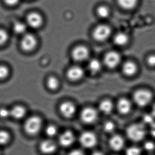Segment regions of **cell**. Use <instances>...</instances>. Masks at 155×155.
<instances>
[{
	"mask_svg": "<svg viewBox=\"0 0 155 155\" xmlns=\"http://www.w3.org/2000/svg\"><path fill=\"white\" fill-rule=\"evenodd\" d=\"M96 12L97 15L101 18H107L110 15V10L109 8L104 5H102L98 7Z\"/></svg>",
	"mask_w": 155,
	"mask_h": 155,
	"instance_id": "obj_24",
	"label": "cell"
},
{
	"mask_svg": "<svg viewBox=\"0 0 155 155\" xmlns=\"http://www.w3.org/2000/svg\"><path fill=\"white\" fill-rule=\"evenodd\" d=\"M148 65L151 67H155V55H150L147 59Z\"/></svg>",
	"mask_w": 155,
	"mask_h": 155,
	"instance_id": "obj_35",
	"label": "cell"
},
{
	"mask_svg": "<svg viewBox=\"0 0 155 155\" xmlns=\"http://www.w3.org/2000/svg\"><path fill=\"white\" fill-rule=\"evenodd\" d=\"M42 125V120L40 117L37 116L31 117L25 122V130L28 134L34 135L39 133Z\"/></svg>",
	"mask_w": 155,
	"mask_h": 155,
	"instance_id": "obj_3",
	"label": "cell"
},
{
	"mask_svg": "<svg viewBox=\"0 0 155 155\" xmlns=\"http://www.w3.org/2000/svg\"><path fill=\"white\" fill-rule=\"evenodd\" d=\"M83 69L80 66H75L70 68L66 73L68 79L71 81H76L81 80L84 75Z\"/></svg>",
	"mask_w": 155,
	"mask_h": 155,
	"instance_id": "obj_10",
	"label": "cell"
},
{
	"mask_svg": "<svg viewBox=\"0 0 155 155\" xmlns=\"http://www.w3.org/2000/svg\"><path fill=\"white\" fill-rule=\"evenodd\" d=\"M45 133L48 136L51 137H53L55 136L57 133V129L54 126L50 125L46 127Z\"/></svg>",
	"mask_w": 155,
	"mask_h": 155,
	"instance_id": "obj_28",
	"label": "cell"
},
{
	"mask_svg": "<svg viewBox=\"0 0 155 155\" xmlns=\"http://www.w3.org/2000/svg\"><path fill=\"white\" fill-rule=\"evenodd\" d=\"M9 70L5 65H0V79H4L8 76Z\"/></svg>",
	"mask_w": 155,
	"mask_h": 155,
	"instance_id": "obj_27",
	"label": "cell"
},
{
	"mask_svg": "<svg viewBox=\"0 0 155 155\" xmlns=\"http://www.w3.org/2000/svg\"><path fill=\"white\" fill-rule=\"evenodd\" d=\"M154 116L153 115H146L144 117L143 120L145 123L149 124H152L154 123Z\"/></svg>",
	"mask_w": 155,
	"mask_h": 155,
	"instance_id": "obj_34",
	"label": "cell"
},
{
	"mask_svg": "<svg viewBox=\"0 0 155 155\" xmlns=\"http://www.w3.org/2000/svg\"><path fill=\"white\" fill-rule=\"evenodd\" d=\"M40 150L44 154H49L55 152L56 148V144L51 140L43 141L40 146Z\"/></svg>",
	"mask_w": 155,
	"mask_h": 155,
	"instance_id": "obj_14",
	"label": "cell"
},
{
	"mask_svg": "<svg viewBox=\"0 0 155 155\" xmlns=\"http://www.w3.org/2000/svg\"><path fill=\"white\" fill-rule=\"evenodd\" d=\"M9 116H11L10 110L5 108L0 109V117L2 118H6Z\"/></svg>",
	"mask_w": 155,
	"mask_h": 155,
	"instance_id": "obj_31",
	"label": "cell"
},
{
	"mask_svg": "<svg viewBox=\"0 0 155 155\" xmlns=\"http://www.w3.org/2000/svg\"><path fill=\"white\" fill-rule=\"evenodd\" d=\"M132 107L131 102L126 98H121L119 100L117 104L118 111L123 114H126L130 113L132 109Z\"/></svg>",
	"mask_w": 155,
	"mask_h": 155,
	"instance_id": "obj_15",
	"label": "cell"
},
{
	"mask_svg": "<svg viewBox=\"0 0 155 155\" xmlns=\"http://www.w3.org/2000/svg\"><path fill=\"white\" fill-rule=\"evenodd\" d=\"M115 126L114 124L111 122H107L104 125V129L107 132H111L114 129Z\"/></svg>",
	"mask_w": 155,
	"mask_h": 155,
	"instance_id": "obj_32",
	"label": "cell"
},
{
	"mask_svg": "<svg viewBox=\"0 0 155 155\" xmlns=\"http://www.w3.org/2000/svg\"><path fill=\"white\" fill-rule=\"evenodd\" d=\"M10 135L7 132L0 131V145H4L7 143L10 140Z\"/></svg>",
	"mask_w": 155,
	"mask_h": 155,
	"instance_id": "obj_26",
	"label": "cell"
},
{
	"mask_svg": "<svg viewBox=\"0 0 155 155\" xmlns=\"http://www.w3.org/2000/svg\"><path fill=\"white\" fill-rule=\"evenodd\" d=\"M19 1V0H4V2L8 5H16Z\"/></svg>",
	"mask_w": 155,
	"mask_h": 155,
	"instance_id": "obj_36",
	"label": "cell"
},
{
	"mask_svg": "<svg viewBox=\"0 0 155 155\" xmlns=\"http://www.w3.org/2000/svg\"><path fill=\"white\" fill-rule=\"evenodd\" d=\"M121 8L126 10H132L137 5L138 0H116Z\"/></svg>",
	"mask_w": 155,
	"mask_h": 155,
	"instance_id": "obj_19",
	"label": "cell"
},
{
	"mask_svg": "<svg viewBox=\"0 0 155 155\" xmlns=\"http://www.w3.org/2000/svg\"><path fill=\"white\" fill-rule=\"evenodd\" d=\"M109 143L112 149L115 151H119L123 147V139L120 136H114L110 139Z\"/></svg>",
	"mask_w": 155,
	"mask_h": 155,
	"instance_id": "obj_17",
	"label": "cell"
},
{
	"mask_svg": "<svg viewBox=\"0 0 155 155\" xmlns=\"http://www.w3.org/2000/svg\"><path fill=\"white\" fill-rule=\"evenodd\" d=\"M123 71L125 75L128 76H133L137 72V65L133 62H126L123 66Z\"/></svg>",
	"mask_w": 155,
	"mask_h": 155,
	"instance_id": "obj_16",
	"label": "cell"
},
{
	"mask_svg": "<svg viewBox=\"0 0 155 155\" xmlns=\"http://www.w3.org/2000/svg\"><path fill=\"white\" fill-rule=\"evenodd\" d=\"M37 45V40L35 36L32 34H26L21 41V46L23 51L30 52L33 51Z\"/></svg>",
	"mask_w": 155,
	"mask_h": 155,
	"instance_id": "obj_6",
	"label": "cell"
},
{
	"mask_svg": "<svg viewBox=\"0 0 155 155\" xmlns=\"http://www.w3.org/2000/svg\"><path fill=\"white\" fill-rule=\"evenodd\" d=\"M74 141L73 134L71 131H66L59 137V143L63 147H68L72 145Z\"/></svg>",
	"mask_w": 155,
	"mask_h": 155,
	"instance_id": "obj_13",
	"label": "cell"
},
{
	"mask_svg": "<svg viewBox=\"0 0 155 155\" xmlns=\"http://www.w3.org/2000/svg\"><path fill=\"white\" fill-rule=\"evenodd\" d=\"M141 151L137 147H131L126 151V155H140Z\"/></svg>",
	"mask_w": 155,
	"mask_h": 155,
	"instance_id": "obj_30",
	"label": "cell"
},
{
	"mask_svg": "<svg viewBox=\"0 0 155 155\" xmlns=\"http://www.w3.org/2000/svg\"><path fill=\"white\" fill-rule=\"evenodd\" d=\"M26 21L28 25L33 28H38L42 23V17L36 13H32L28 15Z\"/></svg>",
	"mask_w": 155,
	"mask_h": 155,
	"instance_id": "obj_12",
	"label": "cell"
},
{
	"mask_svg": "<svg viewBox=\"0 0 155 155\" xmlns=\"http://www.w3.org/2000/svg\"><path fill=\"white\" fill-rule=\"evenodd\" d=\"M121 56L116 52H109L105 56V64L110 69L116 68L121 62Z\"/></svg>",
	"mask_w": 155,
	"mask_h": 155,
	"instance_id": "obj_7",
	"label": "cell"
},
{
	"mask_svg": "<svg viewBox=\"0 0 155 155\" xmlns=\"http://www.w3.org/2000/svg\"><path fill=\"white\" fill-rule=\"evenodd\" d=\"M68 155H85L84 153L80 150H76L71 152Z\"/></svg>",
	"mask_w": 155,
	"mask_h": 155,
	"instance_id": "obj_37",
	"label": "cell"
},
{
	"mask_svg": "<svg viewBox=\"0 0 155 155\" xmlns=\"http://www.w3.org/2000/svg\"><path fill=\"white\" fill-rule=\"evenodd\" d=\"M155 145L154 143L152 142H147L145 143L144 148L147 151L151 152L154 149Z\"/></svg>",
	"mask_w": 155,
	"mask_h": 155,
	"instance_id": "obj_33",
	"label": "cell"
},
{
	"mask_svg": "<svg viewBox=\"0 0 155 155\" xmlns=\"http://www.w3.org/2000/svg\"><path fill=\"white\" fill-rule=\"evenodd\" d=\"M80 142L84 147L91 148L96 144V138L92 132H84L80 136Z\"/></svg>",
	"mask_w": 155,
	"mask_h": 155,
	"instance_id": "obj_9",
	"label": "cell"
},
{
	"mask_svg": "<svg viewBox=\"0 0 155 155\" xmlns=\"http://www.w3.org/2000/svg\"><path fill=\"white\" fill-rule=\"evenodd\" d=\"M92 155H103L102 153H100V152H95Z\"/></svg>",
	"mask_w": 155,
	"mask_h": 155,
	"instance_id": "obj_40",
	"label": "cell"
},
{
	"mask_svg": "<svg viewBox=\"0 0 155 155\" xmlns=\"http://www.w3.org/2000/svg\"><path fill=\"white\" fill-rule=\"evenodd\" d=\"M13 30L17 34H22L25 33L26 30V26L23 23L16 22L13 25Z\"/></svg>",
	"mask_w": 155,
	"mask_h": 155,
	"instance_id": "obj_25",
	"label": "cell"
},
{
	"mask_svg": "<svg viewBox=\"0 0 155 155\" xmlns=\"http://www.w3.org/2000/svg\"><path fill=\"white\" fill-rule=\"evenodd\" d=\"M151 134L153 137H155V123L151 124Z\"/></svg>",
	"mask_w": 155,
	"mask_h": 155,
	"instance_id": "obj_38",
	"label": "cell"
},
{
	"mask_svg": "<svg viewBox=\"0 0 155 155\" xmlns=\"http://www.w3.org/2000/svg\"><path fill=\"white\" fill-rule=\"evenodd\" d=\"M126 133L128 137L133 141H141L145 136V128L143 125L135 124L128 127Z\"/></svg>",
	"mask_w": 155,
	"mask_h": 155,
	"instance_id": "obj_1",
	"label": "cell"
},
{
	"mask_svg": "<svg viewBox=\"0 0 155 155\" xmlns=\"http://www.w3.org/2000/svg\"><path fill=\"white\" fill-rule=\"evenodd\" d=\"M152 115L154 117H155V104L153 106V108H152Z\"/></svg>",
	"mask_w": 155,
	"mask_h": 155,
	"instance_id": "obj_39",
	"label": "cell"
},
{
	"mask_svg": "<svg viewBox=\"0 0 155 155\" xmlns=\"http://www.w3.org/2000/svg\"><path fill=\"white\" fill-rule=\"evenodd\" d=\"M98 117L97 111L93 107H88L83 109L81 112V118L84 123L92 124L96 121Z\"/></svg>",
	"mask_w": 155,
	"mask_h": 155,
	"instance_id": "obj_8",
	"label": "cell"
},
{
	"mask_svg": "<svg viewBox=\"0 0 155 155\" xmlns=\"http://www.w3.org/2000/svg\"><path fill=\"white\" fill-rule=\"evenodd\" d=\"M60 111L62 114L66 118H70L73 116L76 112V107L73 103L65 102L60 106Z\"/></svg>",
	"mask_w": 155,
	"mask_h": 155,
	"instance_id": "obj_11",
	"label": "cell"
},
{
	"mask_svg": "<svg viewBox=\"0 0 155 155\" xmlns=\"http://www.w3.org/2000/svg\"><path fill=\"white\" fill-rule=\"evenodd\" d=\"M153 94L150 91L145 89L136 91L133 94L135 103L140 107L147 106L153 99Z\"/></svg>",
	"mask_w": 155,
	"mask_h": 155,
	"instance_id": "obj_2",
	"label": "cell"
},
{
	"mask_svg": "<svg viewBox=\"0 0 155 155\" xmlns=\"http://www.w3.org/2000/svg\"><path fill=\"white\" fill-rule=\"evenodd\" d=\"M99 108L103 114H109L113 111V104L110 100H103L99 104Z\"/></svg>",
	"mask_w": 155,
	"mask_h": 155,
	"instance_id": "obj_21",
	"label": "cell"
},
{
	"mask_svg": "<svg viewBox=\"0 0 155 155\" xmlns=\"http://www.w3.org/2000/svg\"><path fill=\"white\" fill-rule=\"evenodd\" d=\"M7 32L4 30L0 29V45L4 44L8 40Z\"/></svg>",
	"mask_w": 155,
	"mask_h": 155,
	"instance_id": "obj_29",
	"label": "cell"
},
{
	"mask_svg": "<svg viewBox=\"0 0 155 155\" xmlns=\"http://www.w3.org/2000/svg\"><path fill=\"white\" fill-rule=\"evenodd\" d=\"M111 34V29L108 25H100L96 27L93 32V36L98 41H104L107 40Z\"/></svg>",
	"mask_w": 155,
	"mask_h": 155,
	"instance_id": "obj_4",
	"label": "cell"
},
{
	"mask_svg": "<svg viewBox=\"0 0 155 155\" xmlns=\"http://www.w3.org/2000/svg\"><path fill=\"white\" fill-rule=\"evenodd\" d=\"M129 38L123 33H119L116 34L114 38V42L118 46H123L128 43Z\"/></svg>",
	"mask_w": 155,
	"mask_h": 155,
	"instance_id": "obj_22",
	"label": "cell"
},
{
	"mask_svg": "<svg viewBox=\"0 0 155 155\" xmlns=\"http://www.w3.org/2000/svg\"><path fill=\"white\" fill-rule=\"evenodd\" d=\"M11 116L15 119H20L22 118L26 114V110L24 107L18 105L14 107L11 110Z\"/></svg>",
	"mask_w": 155,
	"mask_h": 155,
	"instance_id": "obj_18",
	"label": "cell"
},
{
	"mask_svg": "<svg viewBox=\"0 0 155 155\" xmlns=\"http://www.w3.org/2000/svg\"><path fill=\"white\" fill-rule=\"evenodd\" d=\"M89 51L85 46L81 45L75 47L72 52L73 59L76 62H83L88 59Z\"/></svg>",
	"mask_w": 155,
	"mask_h": 155,
	"instance_id": "obj_5",
	"label": "cell"
},
{
	"mask_svg": "<svg viewBox=\"0 0 155 155\" xmlns=\"http://www.w3.org/2000/svg\"><path fill=\"white\" fill-rule=\"evenodd\" d=\"M0 153H1V152H0Z\"/></svg>",
	"mask_w": 155,
	"mask_h": 155,
	"instance_id": "obj_41",
	"label": "cell"
},
{
	"mask_svg": "<svg viewBox=\"0 0 155 155\" xmlns=\"http://www.w3.org/2000/svg\"><path fill=\"white\" fill-rule=\"evenodd\" d=\"M88 67L90 72L94 74L100 72L102 69V64L97 59L91 60L88 64Z\"/></svg>",
	"mask_w": 155,
	"mask_h": 155,
	"instance_id": "obj_20",
	"label": "cell"
},
{
	"mask_svg": "<svg viewBox=\"0 0 155 155\" xmlns=\"http://www.w3.org/2000/svg\"><path fill=\"white\" fill-rule=\"evenodd\" d=\"M46 85L49 89L55 90L58 88L59 86V81L56 77L50 76L47 78Z\"/></svg>",
	"mask_w": 155,
	"mask_h": 155,
	"instance_id": "obj_23",
	"label": "cell"
}]
</instances>
